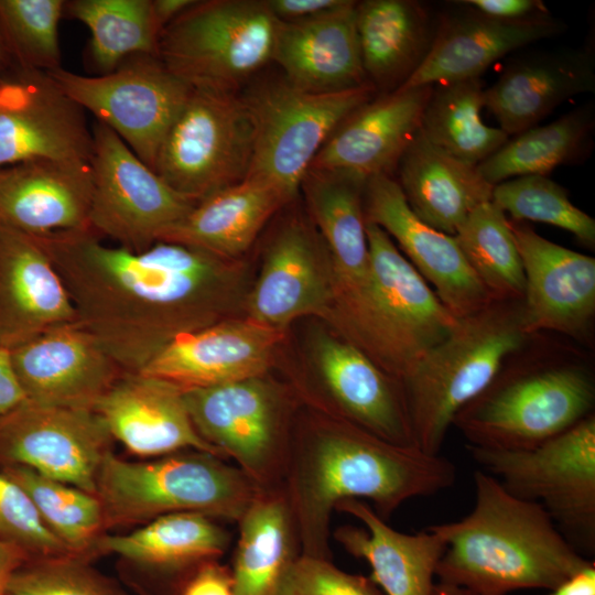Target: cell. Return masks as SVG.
I'll return each mask as SVG.
<instances>
[{
  "mask_svg": "<svg viewBox=\"0 0 595 595\" xmlns=\"http://www.w3.org/2000/svg\"><path fill=\"white\" fill-rule=\"evenodd\" d=\"M199 436L258 491L282 487L294 430L285 390L264 376L183 391Z\"/></svg>",
  "mask_w": 595,
  "mask_h": 595,
  "instance_id": "cell-10",
  "label": "cell"
},
{
  "mask_svg": "<svg viewBox=\"0 0 595 595\" xmlns=\"http://www.w3.org/2000/svg\"><path fill=\"white\" fill-rule=\"evenodd\" d=\"M0 540L21 549L29 561L74 556L43 523L25 491L1 470Z\"/></svg>",
  "mask_w": 595,
  "mask_h": 595,
  "instance_id": "cell-45",
  "label": "cell"
},
{
  "mask_svg": "<svg viewBox=\"0 0 595 595\" xmlns=\"http://www.w3.org/2000/svg\"><path fill=\"white\" fill-rule=\"evenodd\" d=\"M335 510L363 523L364 528L342 526L334 538L370 565V580L385 595H432L436 566L446 549L437 532L431 527L412 534L397 531L358 499L343 500Z\"/></svg>",
  "mask_w": 595,
  "mask_h": 595,
  "instance_id": "cell-32",
  "label": "cell"
},
{
  "mask_svg": "<svg viewBox=\"0 0 595 595\" xmlns=\"http://www.w3.org/2000/svg\"><path fill=\"white\" fill-rule=\"evenodd\" d=\"M355 1L325 13L280 21L273 61L283 78L307 93L326 94L363 86L367 80L356 30Z\"/></svg>",
  "mask_w": 595,
  "mask_h": 595,
  "instance_id": "cell-29",
  "label": "cell"
},
{
  "mask_svg": "<svg viewBox=\"0 0 595 595\" xmlns=\"http://www.w3.org/2000/svg\"><path fill=\"white\" fill-rule=\"evenodd\" d=\"M89 228L140 251L161 241L196 202L174 191L107 126L93 127Z\"/></svg>",
  "mask_w": 595,
  "mask_h": 595,
  "instance_id": "cell-14",
  "label": "cell"
},
{
  "mask_svg": "<svg viewBox=\"0 0 595 595\" xmlns=\"http://www.w3.org/2000/svg\"><path fill=\"white\" fill-rule=\"evenodd\" d=\"M85 110L41 71L13 65L0 83V169L36 161H89Z\"/></svg>",
  "mask_w": 595,
  "mask_h": 595,
  "instance_id": "cell-16",
  "label": "cell"
},
{
  "mask_svg": "<svg viewBox=\"0 0 595 595\" xmlns=\"http://www.w3.org/2000/svg\"><path fill=\"white\" fill-rule=\"evenodd\" d=\"M35 239L77 322L126 372L141 371L174 339L229 318L240 293L242 270L234 260L197 247L156 241L133 251L90 229Z\"/></svg>",
  "mask_w": 595,
  "mask_h": 595,
  "instance_id": "cell-1",
  "label": "cell"
},
{
  "mask_svg": "<svg viewBox=\"0 0 595 595\" xmlns=\"http://www.w3.org/2000/svg\"><path fill=\"white\" fill-rule=\"evenodd\" d=\"M93 410L113 441L133 455L158 457L198 450L221 457L195 430L183 391L160 378L125 371Z\"/></svg>",
  "mask_w": 595,
  "mask_h": 595,
  "instance_id": "cell-26",
  "label": "cell"
},
{
  "mask_svg": "<svg viewBox=\"0 0 595 595\" xmlns=\"http://www.w3.org/2000/svg\"><path fill=\"white\" fill-rule=\"evenodd\" d=\"M484 89L480 77L434 85L420 129L432 144L476 166L509 139L483 121Z\"/></svg>",
  "mask_w": 595,
  "mask_h": 595,
  "instance_id": "cell-38",
  "label": "cell"
},
{
  "mask_svg": "<svg viewBox=\"0 0 595 595\" xmlns=\"http://www.w3.org/2000/svg\"><path fill=\"white\" fill-rule=\"evenodd\" d=\"M364 212L366 221L379 226L398 244L405 259L456 318L475 314L494 301L455 238L422 221L391 175H375L366 181Z\"/></svg>",
  "mask_w": 595,
  "mask_h": 595,
  "instance_id": "cell-18",
  "label": "cell"
},
{
  "mask_svg": "<svg viewBox=\"0 0 595 595\" xmlns=\"http://www.w3.org/2000/svg\"><path fill=\"white\" fill-rule=\"evenodd\" d=\"M90 562L78 556L28 561L13 573L7 595H126Z\"/></svg>",
  "mask_w": 595,
  "mask_h": 595,
  "instance_id": "cell-44",
  "label": "cell"
},
{
  "mask_svg": "<svg viewBox=\"0 0 595 595\" xmlns=\"http://www.w3.org/2000/svg\"><path fill=\"white\" fill-rule=\"evenodd\" d=\"M253 145L255 128L241 96L193 88L160 147L154 172L198 202L247 177Z\"/></svg>",
  "mask_w": 595,
  "mask_h": 595,
  "instance_id": "cell-12",
  "label": "cell"
},
{
  "mask_svg": "<svg viewBox=\"0 0 595 595\" xmlns=\"http://www.w3.org/2000/svg\"><path fill=\"white\" fill-rule=\"evenodd\" d=\"M346 0H268V7L280 21L312 18L345 3Z\"/></svg>",
  "mask_w": 595,
  "mask_h": 595,
  "instance_id": "cell-49",
  "label": "cell"
},
{
  "mask_svg": "<svg viewBox=\"0 0 595 595\" xmlns=\"http://www.w3.org/2000/svg\"><path fill=\"white\" fill-rule=\"evenodd\" d=\"M432 88L397 89L363 104L332 132L310 169L344 172L365 180L391 175L421 129Z\"/></svg>",
  "mask_w": 595,
  "mask_h": 595,
  "instance_id": "cell-24",
  "label": "cell"
},
{
  "mask_svg": "<svg viewBox=\"0 0 595 595\" xmlns=\"http://www.w3.org/2000/svg\"><path fill=\"white\" fill-rule=\"evenodd\" d=\"M13 65H15V62L0 30V83Z\"/></svg>",
  "mask_w": 595,
  "mask_h": 595,
  "instance_id": "cell-54",
  "label": "cell"
},
{
  "mask_svg": "<svg viewBox=\"0 0 595 595\" xmlns=\"http://www.w3.org/2000/svg\"><path fill=\"white\" fill-rule=\"evenodd\" d=\"M455 478V465L440 454L396 445L326 415L294 429L282 489L301 554L332 560L329 521L338 502L370 501L387 520L409 499L432 496Z\"/></svg>",
  "mask_w": 595,
  "mask_h": 595,
  "instance_id": "cell-2",
  "label": "cell"
},
{
  "mask_svg": "<svg viewBox=\"0 0 595 595\" xmlns=\"http://www.w3.org/2000/svg\"><path fill=\"white\" fill-rule=\"evenodd\" d=\"M77 322L65 284L41 244L0 226V347Z\"/></svg>",
  "mask_w": 595,
  "mask_h": 595,
  "instance_id": "cell-28",
  "label": "cell"
},
{
  "mask_svg": "<svg viewBox=\"0 0 595 595\" xmlns=\"http://www.w3.org/2000/svg\"><path fill=\"white\" fill-rule=\"evenodd\" d=\"M24 400V392L11 366L9 349L0 347V416Z\"/></svg>",
  "mask_w": 595,
  "mask_h": 595,
  "instance_id": "cell-50",
  "label": "cell"
},
{
  "mask_svg": "<svg viewBox=\"0 0 595 595\" xmlns=\"http://www.w3.org/2000/svg\"><path fill=\"white\" fill-rule=\"evenodd\" d=\"M64 13L89 30L88 55L100 74L130 57L156 55L161 32L151 0H73Z\"/></svg>",
  "mask_w": 595,
  "mask_h": 595,
  "instance_id": "cell-39",
  "label": "cell"
},
{
  "mask_svg": "<svg viewBox=\"0 0 595 595\" xmlns=\"http://www.w3.org/2000/svg\"><path fill=\"white\" fill-rule=\"evenodd\" d=\"M366 181L344 172L309 169L301 183L328 255L333 311L340 327L357 311L370 280L364 212Z\"/></svg>",
  "mask_w": 595,
  "mask_h": 595,
  "instance_id": "cell-25",
  "label": "cell"
},
{
  "mask_svg": "<svg viewBox=\"0 0 595 595\" xmlns=\"http://www.w3.org/2000/svg\"><path fill=\"white\" fill-rule=\"evenodd\" d=\"M375 90L367 83L343 91L307 93L283 77L253 86L241 96L255 128L247 177L274 186L290 202L327 138Z\"/></svg>",
  "mask_w": 595,
  "mask_h": 595,
  "instance_id": "cell-11",
  "label": "cell"
},
{
  "mask_svg": "<svg viewBox=\"0 0 595 595\" xmlns=\"http://www.w3.org/2000/svg\"><path fill=\"white\" fill-rule=\"evenodd\" d=\"M491 202L516 221H539L571 232L595 247V219L576 207L567 191L547 175H526L494 185Z\"/></svg>",
  "mask_w": 595,
  "mask_h": 595,
  "instance_id": "cell-42",
  "label": "cell"
},
{
  "mask_svg": "<svg viewBox=\"0 0 595 595\" xmlns=\"http://www.w3.org/2000/svg\"><path fill=\"white\" fill-rule=\"evenodd\" d=\"M47 74L153 171L160 147L193 89L156 55L130 57L100 75H80L63 67Z\"/></svg>",
  "mask_w": 595,
  "mask_h": 595,
  "instance_id": "cell-13",
  "label": "cell"
},
{
  "mask_svg": "<svg viewBox=\"0 0 595 595\" xmlns=\"http://www.w3.org/2000/svg\"><path fill=\"white\" fill-rule=\"evenodd\" d=\"M0 470L25 491L43 523L71 554L88 561L99 556L97 545L107 530L95 494L24 466H6Z\"/></svg>",
  "mask_w": 595,
  "mask_h": 595,
  "instance_id": "cell-40",
  "label": "cell"
},
{
  "mask_svg": "<svg viewBox=\"0 0 595 595\" xmlns=\"http://www.w3.org/2000/svg\"><path fill=\"white\" fill-rule=\"evenodd\" d=\"M574 342L531 334L455 415L467 445L530 448L594 413L595 375Z\"/></svg>",
  "mask_w": 595,
  "mask_h": 595,
  "instance_id": "cell-4",
  "label": "cell"
},
{
  "mask_svg": "<svg viewBox=\"0 0 595 595\" xmlns=\"http://www.w3.org/2000/svg\"><path fill=\"white\" fill-rule=\"evenodd\" d=\"M113 439L91 409L24 400L0 416V466H24L96 495Z\"/></svg>",
  "mask_w": 595,
  "mask_h": 595,
  "instance_id": "cell-15",
  "label": "cell"
},
{
  "mask_svg": "<svg viewBox=\"0 0 595 595\" xmlns=\"http://www.w3.org/2000/svg\"><path fill=\"white\" fill-rule=\"evenodd\" d=\"M548 595H595L594 562L550 589Z\"/></svg>",
  "mask_w": 595,
  "mask_h": 595,
  "instance_id": "cell-51",
  "label": "cell"
},
{
  "mask_svg": "<svg viewBox=\"0 0 595 595\" xmlns=\"http://www.w3.org/2000/svg\"><path fill=\"white\" fill-rule=\"evenodd\" d=\"M467 448L508 493L541 505L574 549L594 554L595 413L530 448Z\"/></svg>",
  "mask_w": 595,
  "mask_h": 595,
  "instance_id": "cell-9",
  "label": "cell"
},
{
  "mask_svg": "<svg viewBox=\"0 0 595 595\" xmlns=\"http://www.w3.org/2000/svg\"><path fill=\"white\" fill-rule=\"evenodd\" d=\"M278 25L267 1H195L162 31L156 56L192 88L235 93L273 61Z\"/></svg>",
  "mask_w": 595,
  "mask_h": 595,
  "instance_id": "cell-8",
  "label": "cell"
},
{
  "mask_svg": "<svg viewBox=\"0 0 595 595\" xmlns=\"http://www.w3.org/2000/svg\"><path fill=\"white\" fill-rule=\"evenodd\" d=\"M356 30L367 80L387 93L419 68L435 34L428 9L411 0L357 2Z\"/></svg>",
  "mask_w": 595,
  "mask_h": 595,
  "instance_id": "cell-34",
  "label": "cell"
},
{
  "mask_svg": "<svg viewBox=\"0 0 595 595\" xmlns=\"http://www.w3.org/2000/svg\"><path fill=\"white\" fill-rule=\"evenodd\" d=\"M177 595H234L229 566L219 561L205 564L183 585Z\"/></svg>",
  "mask_w": 595,
  "mask_h": 595,
  "instance_id": "cell-48",
  "label": "cell"
},
{
  "mask_svg": "<svg viewBox=\"0 0 595 595\" xmlns=\"http://www.w3.org/2000/svg\"><path fill=\"white\" fill-rule=\"evenodd\" d=\"M25 400L94 409L125 372L78 322L51 327L9 349Z\"/></svg>",
  "mask_w": 595,
  "mask_h": 595,
  "instance_id": "cell-21",
  "label": "cell"
},
{
  "mask_svg": "<svg viewBox=\"0 0 595 595\" xmlns=\"http://www.w3.org/2000/svg\"><path fill=\"white\" fill-rule=\"evenodd\" d=\"M370 280L345 327L346 339L403 380L456 327V318L389 235L366 221Z\"/></svg>",
  "mask_w": 595,
  "mask_h": 595,
  "instance_id": "cell-7",
  "label": "cell"
},
{
  "mask_svg": "<svg viewBox=\"0 0 595 595\" xmlns=\"http://www.w3.org/2000/svg\"><path fill=\"white\" fill-rule=\"evenodd\" d=\"M64 0H0V30L17 65L41 72L61 66L58 26Z\"/></svg>",
  "mask_w": 595,
  "mask_h": 595,
  "instance_id": "cell-43",
  "label": "cell"
},
{
  "mask_svg": "<svg viewBox=\"0 0 595 595\" xmlns=\"http://www.w3.org/2000/svg\"><path fill=\"white\" fill-rule=\"evenodd\" d=\"M595 90V65L589 50L540 52L512 61L484 89V107L509 137L550 115L563 101Z\"/></svg>",
  "mask_w": 595,
  "mask_h": 595,
  "instance_id": "cell-31",
  "label": "cell"
},
{
  "mask_svg": "<svg viewBox=\"0 0 595 595\" xmlns=\"http://www.w3.org/2000/svg\"><path fill=\"white\" fill-rule=\"evenodd\" d=\"M432 595H475V594L458 586L437 582L434 584Z\"/></svg>",
  "mask_w": 595,
  "mask_h": 595,
  "instance_id": "cell-55",
  "label": "cell"
},
{
  "mask_svg": "<svg viewBox=\"0 0 595 595\" xmlns=\"http://www.w3.org/2000/svg\"><path fill=\"white\" fill-rule=\"evenodd\" d=\"M288 202L274 186L246 177L196 202L161 241L197 247L234 260L251 246L269 218Z\"/></svg>",
  "mask_w": 595,
  "mask_h": 595,
  "instance_id": "cell-35",
  "label": "cell"
},
{
  "mask_svg": "<svg viewBox=\"0 0 595 595\" xmlns=\"http://www.w3.org/2000/svg\"><path fill=\"white\" fill-rule=\"evenodd\" d=\"M314 358L312 391L327 415L396 445L416 447L401 380L346 338L321 335Z\"/></svg>",
  "mask_w": 595,
  "mask_h": 595,
  "instance_id": "cell-19",
  "label": "cell"
},
{
  "mask_svg": "<svg viewBox=\"0 0 595 595\" xmlns=\"http://www.w3.org/2000/svg\"><path fill=\"white\" fill-rule=\"evenodd\" d=\"M522 301H493L459 318L402 380L415 446L439 455L457 412L495 378L529 339Z\"/></svg>",
  "mask_w": 595,
  "mask_h": 595,
  "instance_id": "cell-5",
  "label": "cell"
},
{
  "mask_svg": "<svg viewBox=\"0 0 595 595\" xmlns=\"http://www.w3.org/2000/svg\"><path fill=\"white\" fill-rule=\"evenodd\" d=\"M399 185L413 213L429 226L454 236L467 216L491 201L494 185L468 164L432 144L421 132L399 164Z\"/></svg>",
  "mask_w": 595,
  "mask_h": 595,
  "instance_id": "cell-33",
  "label": "cell"
},
{
  "mask_svg": "<svg viewBox=\"0 0 595 595\" xmlns=\"http://www.w3.org/2000/svg\"><path fill=\"white\" fill-rule=\"evenodd\" d=\"M474 11L490 19L518 22L547 15V8L539 0H465Z\"/></svg>",
  "mask_w": 595,
  "mask_h": 595,
  "instance_id": "cell-47",
  "label": "cell"
},
{
  "mask_svg": "<svg viewBox=\"0 0 595 595\" xmlns=\"http://www.w3.org/2000/svg\"><path fill=\"white\" fill-rule=\"evenodd\" d=\"M271 595H385L364 575L337 567L332 560L300 554L283 572Z\"/></svg>",
  "mask_w": 595,
  "mask_h": 595,
  "instance_id": "cell-46",
  "label": "cell"
},
{
  "mask_svg": "<svg viewBox=\"0 0 595 595\" xmlns=\"http://www.w3.org/2000/svg\"><path fill=\"white\" fill-rule=\"evenodd\" d=\"M231 541L217 520L194 512L159 517L125 534H105L99 555L115 554L142 595H177L205 564L219 561Z\"/></svg>",
  "mask_w": 595,
  "mask_h": 595,
  "instance_id": "cell-20",
  "label": "cell"
},
{
  "mask_svg": "<svg viewBox=\"0 0 595 595\" xmlns=\"http://www.w3.org/2000/svg\"><path fill=\"white\" fill-rule=\"evenodd\" d=\"M564 29L549 14L518 22L490 19L474 10L447 15L435 30L424 61L399 89L480 77L497 60Z\"/></svg>",
  "mask_w": 595,
  "mask_h": 595,
  "instance_id": "cell-30",
  "label": "cell"
},
{
  "mask_svg": "<svg viewBox=\"0 0 595 595\" xmlns=\"http://www.w3.org/2000/svg\"><path fill=\"white\" fill-rule=\"evenodd\" d=\"M89 161L36 160L0 169V226L42 238L88 230Z\"/></svg>",
  "mask_w": 595,
  "mask_h": 595,
  "instance_id": "cell-27",
  "label": "cell"
},
{
  "mask_svg": "<svg viewBox=\"0 0 595 595\" xmlns=\"http://www.w3.org/2000/svg\"><path fill=\"white\" fill-rule=\"evenodd\" d=\"M280 339V329L229 317L174 339L140 372L182 391L260 377Z\"/></svg>",
  "mask_w": 595,
  "mask_h": 595,
  "instance_id": "cell-22",
  "label": "cell"
},
{
  "mask_svg": "<svg viewBox=\"0 0 595 595\" xmlns=\"http://www.w3.org/2000/svg\"><path fill=\"white\" fill-rule=\"evenodd\" d=\"M594 122L593 108L580 107L548 125L509 137L477 170L491 185L519 176L547 175L585 153Z\"/></svg>",
  "mask_w": 595,
  "mask_h": 595,
  "instance_id": "cell-37",
  "label": "cell"
},
{
  "mask_svg": "<svg viewBox=\"0 0 595 595\" xmlns=\"http://www.w3.org/2000/svg\"><path fill=\"white\" fill-rule=\"evenodd\" d=\"M494 301H522L524 272L506 214L491 201L477 206L453 236Z\"/></svg>",
  "mask_w": 595,
  "mask_h": 595,
  "instance_id": "cell-41",
  "label": "cell"
},
{
  "mask_svg": "<svg viewBox=\"0 0 595 595\" xmlns=\"http://www.w3.org/2000/svg\"><path fill=\"white\" fill-rule=\"evenodd\" d=\"M257 493L237 466L198 450L143 462L127 461L110 452L96 488L106 530L142 526L180 512L238 522Z\"/></svg>",
  "mask_w": 595,
  "mask_h": 595,
  "instance_id": "cell-6",
  "label": "cell"
},
{
  "mask_svg": "<svg viewBox=\"0 0 595 595\" xmlns=\"http://www.w3.org/2000/svg\"><path fill=\"white\" fill-rule=\"evenodd\" d=\"M323 240L299 220L271 241L246 300L247 318L282 331L293 320L334 310V288Z\"/></svg>",
  "mask_w": 595,
  "mask_h": 595,
  "instance_id": "cell-23",
  "label": "cell"
},
{
  "mask_svg": "<svg viewBox=\"0 0 595 595\" xmlns=\"http://www.w3.org/2000/svg\"><path fill=\"white\" fill-rule=\"evenodd\" d=\"M239 534L229 566L234 595H271L286 567L301 554L284 491H258L238 520Z\"/></svg>",
  "mask_w": 595,
  "mask_h": 595,
  "instance_id": "cell-36",
  "label": "cell"
},
{
  "mask_svg": "<svg viewBox=\"0 0 595 595\" xmlns=\"http://www.w3.org/2000/svg\"><path fill=\"white\" fill-rule=\"evenodd\" d=\"M28 561L21 549L0 540V595H7L13 573Z\"/></svg>",
  "mask_w": 595,
  "mask_h": 595,
  "instance_id": "cell-52",
  "label": "cell"
},
{
  "mask_svg": "<svg viewBox=\"0 0 595 595\" xmlns=\"http://www.w3.org/2000/svg\"><path fill=\"white\" fill-rule=\"evenodd\" d=\"M151 3L154 21L162 33L171 22L192 7L195 0H151Z\"/></svg>",
  "mask_w": 595,
  "mask_h": 595,
  "instance_id": "cell-53",
  "label": "cell"
},
{
  "mask_svg": "<svg viewBox=\"0 0 595 595\" xmlns=\"http://www.w3.org/2000/svg\"><path fill=\"white\" fill-rule=\"evenodd\" d=\"M526 285L522 322L527 334L554 333L591 348L595 323V259L509 219Z\"/></svg>",
  "mask_w": 595,
  "mask_h": 595,
  "instance_id": "cell-17",
  "label": "cell"
},
{
  "mask_svg": "<svg viewBox=\"0 0 595 595\" xmlns=\"http://www.w3.org/2000/svg\"><path fill=\"white\" fill-rule=\"evenodd\" d=\"M475 502L457 521L431 526L445 541L435 576L475 595L552 589L592 562L564 538L543 507L474 472Z\"/></svg>",
  "mask_w": 595,
  "mask_h": 595,
  "instance_id": "cell-3",
  "label": "cell"
}]
</instances>
